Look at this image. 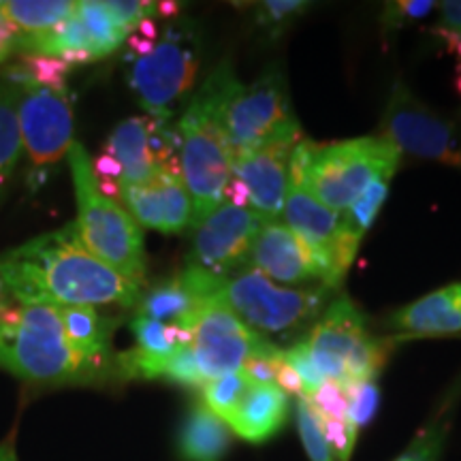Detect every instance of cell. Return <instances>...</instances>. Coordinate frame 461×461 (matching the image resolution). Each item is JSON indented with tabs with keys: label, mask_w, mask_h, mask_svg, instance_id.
I'll use <instances>...</instances> for the list:
<instances>
[{
	"label": "cell",
	"mask_w": 461,
	"mask_h": 461,
	"mask_svg": "<svg viewBox=\"0 0 461 461\" xmlns=\"http://www.w3.org/2000/svg\"><path fill=\"white\" fill-rule=\"evenodd\" d=\"M224 203H230L235 207H248V190L244 184H241L238 177H233L224 188Z\"/></svg>",
	"instance_id": "cell-40"
},
{
	"label": "cell",
	"mask_w": 461,
	"mask_h": 461,
	"mask_svg": "<svg viewBox=\"0 0 461 461\" xmlns=\"http://www.w3.org/2000/svg\"><path fill=\"white\" fill-rule=\"evenodd\" d=\"M310 9L305 0H265L255 9V26L265 37L280 39Z\"/></svg>",
	"instance_id": "cell-29"
},
{
	"label": "cell",
	"mask_w": 461,
	"mask_h": 461,
	"mask_svg": "<svg viewBox=\"0 0 461 461\" xmlns=\"http://www.w3.org/2000/svg\"><path fill=\"white\" fill-rule=\"evenodd\" d=\"M461 397V378L453 384L451 391L447 393V400L438 406V412L434 419H429V423L425 425L423 431L414 438V442L400 459L395 461H438L440 457L442 447H445L448 425L453 420V411L457 406Z\"/></svg>",
	"instance_id": "cell-25"
},
{
	"label": "cell",
	"mask_w": 461,
	"mask_h": 461,
	"mask_svg": "<svg viewBox=\"0 0 461 461\" xmlns=\"http://www.w3.org/2000/svg\"><path fill=\"white\" fill-rule=\"evenodd\" d=\"M316 412L325 419H348V397L339 383L325 380L314 393L305 397Z\"/></svg>",
	"instance_id": "cell-37"
},
{
	"label": "cell",
	"mask_w": 461,
	"mask_h": 461,
	"mask_svg": "<svg viewBox=\"0 0 461 461\" xmlns=\"http://www.w3.org/2000/svg\"><path fill=\"white\" fill-rule=\"evenodd\" d=\"M77 15L79 20L84 22L92 43H95V51L99 60L109 54H113V51L118 50L120 45H124L126 39H129V34L115 24V20L107 11L105 3H99V0H79Z\"/></svg>",
	"instance_id": "cell-26"
},
{
	"label": "cell",
	"mask_w": 461,
	"mask_h": 461,
	"mask_svg": "<svg viewBox=\"0 0 461 461\" xmlns=\"http://www.w3.org/2000/svg\"><path fill=\"white\" fill-rule=\"evenodd\" d=\"M440 17L431 26V37L461 65V0L438 3Z\"/></svg>",
	"instance_id": "cell-32"
},
{
	"label": "cell",
	"mask_w": 461,
	"mask_h": 461,
	"mask_svg": "<svg viewBox=\"0 0 461 461\" xmlns=\"http://www.w3.org/2000/svg\"><path fill=\"white\" fill-rule=\"evenodd\" d=\"M221 278L201 272L197 267H186L171 278L160 280L148 291H141L137 303V316L167 322V325H184L199 305L214 297Z\"/></svg>",
	"instance_id": "cell-19"
},
{
	"label": "cell",
	"mask_w": 461,
	"mask_h": 461,
	"mask_svg": "<svg viewBox=\"0 0 461 461\" xmlns=\"http://www.w3.org/2000/svg\"><path fill=\"white\" fill-rule=\"evenodd\" d=\"M285 224L293 233L305 241V246L314 252L316 261L322 269V286L336 288L342 285L333 269V255H336V240L339 227V214L322 205L308 190L295 184H288L285 210H282Z\"/></svg>",
	"instance_id": "cell-18"
},
{
	"label": "cell",
	"mask_w": 461,
	"mask_h": 461,
	"mask_svg": "<svg viewBox=\"0 0 461 461\" xmlns=\"http://www.w3.org/2000/svg\"><path fill=\"white\" fill-rule=\"evenodd\" d=\"M305 344L322 376L348 384L355 380H376L393 353L397 336H370L366 316L350 297L342 295L314 322Z\"/></svg>",
	"instance_id": "cell-8"
},
{
	"label": "cell",
	"mask_w": 461,
	"mask_h": 461,
	"mask_svg": "<svg viewBox=\"0 0 461 461\" xmlns=\"http://www.w3.org/2000/svg\"><path fill=\"white\" fill-rule=\"evenodd\" d=\"M295 146L297 143H269L233 154V177L246 186L248 207L263 224L280 222Z\"/></svg>",
	"instance_id": "cell-15"
},
{
	"label": "cell",
	"mask_w": 461,
	"mask_h": 461,
	"mask_svg": "<svg viewBox=\"0 0 461 461\" xmlns=\"http://www.w3.org/2000/svg\"><path fill=\"white\" fill-rule=\"evenodd\" d=\"M17 86L0 77V205L7 197L22 157L20 122H17Z\"/></svg>",
	"instance_id": "cell-24"
},
{
	"label": "cell",
	"mask_w": 461,
	"mask_h": 461,
	"mask_svg": "<svg viewBox=\"0 0 461 461\" xmlns=\"http://www.w3.org/2000/svg\"><path fill=\"white\" fill-rule=\"evenodd\" d=\"M11 305H14V299H11L9 291H7V286H5L3 278H0V314L7 312V310L11 308Z\"/></svg>",
	"instance_id": "cell-42"
},
{
	"label": "cell",
	"mask_w": 461,
	"mask_h": 461,
	"mask_svg": "<svg viewBox=\"0 0 461 461\" xmlns=\"http://www.w3.org/2000/svg\"><path fill=\"white\" fill-rule=\"evenodd\" d=\"M288 417V395L274 383H255L227 425L248 442H265L278 434Z\"/></svg>",
	"instance_id": "cell-21"
},
{
	"label": "cell",
	"mask_w": 461,
	"mask_h": 461,
	"mask_svg": "<svg viewBox=\"0 0 461 461\" xmlns=\"http://www.w3.org/2000/svg\"><path fill=\"white\" fill-rule=\"evenodd\" d=\"M378 137L393 143L402 157L408 154L461 171V129L417 99L402 79H395L389 92Z\"/></svg>",
	"instance_id": "cell-12"
},
{
	"label": "cell",
	"mask_w": 461,
	"mask_h": 461,
	"mask_svg": "<svg viewBox=\"0 0 461 461\" xmlns=\"http://www.w3.org/2000/svg\"><path fill=\"white\" fill-rule=\"evenodd\" d=\"M0 461H17L14 436H9L7 440L0 442Z\"/></svg>",
	"instance_id": "cell-41"
},
{
	"label": "cell",
	"mask_w": 461,
	"mask_h": 461,
	"mask_svg": "<svg viewBox=\"0 0 461 461\" xmlns=\"http://www.w3.org/2000/svg\"><path fill=\"white\" fill-rule=\"evenodd\" d=\"M177 327L190 333V348L205 383L240 372L250 357L267 353L276 346L246 327L214 297L201 303L197 312Z\"/></svg>",
	"instance_id": "cell-13"
},
{
	"label": "cell",
	"mask_w": 461,
	"mask_h": 461,
	"mask_svg": "<svg viewBox=\"0 0 461 461\" xmlns=\"http://www.w3.org/2000/svg\"><path fill=\"white\" fill-rule=\"evenodd\" d=\"M330 288L280 286L255 267L221 278L214 299L258 336H288L321 312Z\"/></svg>",
	"instance_id": "cell-9"
},
{
	"label": "cell",
	"mask_w": 461,
	"mask_h": 461,
	"mask_svg": "<svg viewBox=\"0 0 461 461\" xmlns=\"http://www.w3.org/2000/svg\"><path fill=\"white\" fill-rule=\"evenodd\" d=\"M438 7L434 0H397V3H387L380 17V28L384 34L400 31L411 22L423 20L431 11Z\"/></svg>",
	"instance_id": "cell-34"
},
{
	"label": "cell",
	"mask_w": 461,
	"mask_h": 461,
	"mask_svg": "<svg viewBox=\"0 0 461 461\" xmlns=\"http://www.w3.org/2000/svg\"><path fill=\"white\" fill-rule=\"evenodd\" d=\"M17 43H20V32L5 20L3 14H0V67H3L11 56L17 54Z\"/></svg>",
	"instance_id": "cell-39"
},
{
	"label": "cell",
	"mask_w": 461,
	"mask_h": 461,
	"mask_svg": "<svg viewBox=\"0 0 461 461\" xmlns=\"http://www.w3.org/2000/svg\"><path fill=\"white\" fill-rule=\"evenodd\" d=\"M252 384L255 383H252L241 370L227 374V376L210 380V383H205L203 387H201V395H203L201 402H203L216 417H221L224 423H227V420L233 417V412L238 411V406Z\"/></svg>",
	"instance_id": "cell-28"
},
{
	"label": "cell",
	"mask_w": 461,
	"mask_h": 461,
	"mask_svg": "<svg viewBox=\"0 0 461 461\" xmlns=\"http://www.w3.org/2000/svg\"><path fill=\"white\" fill-rule=\"evenodd\" d=\"M222 124L233 154L269 143H299L302 124L288 103L280 71L263 73L257 82L233 84L222 105Z\"/></svg>",
	"instance_id": "cell-10"
},
{
	"label": "cell",
	"mask_w": 461,
	"mask_h": 461,
	"mask_svg": "<svg viewBox=\"0 0 461 461\" xmlns=\"http://www.w3.org/2000/svg\"><path fill=\"white\" fill-rule=\"evenodd\" d=\"M297 428L310 461H336L325 436H322L319 414L305 397H297Z\"/></svg>",
	"instance_id": "cell-30"
},
{
	"label": "cell",
	"mask_w": 461,
	"mask_h": 461,
	"mask_svg": "<svg viewBox=\"0 0 461 461\" xmlns=\"http://www.w3.org/2000/svg\"><path fill=\"white\" fill-rule=\"evenodd\" d=\"M397 338H445L461 333V282L429 293L391 314Z\"/></svg>",
	"instance_id": "cell-20"
},
{
	"label": "cell",
	"mask_w": 461,
	"mask_h": 461,
	"mask_svg": "<svg viewBox=\"0 0 461 461\" xmlns=\"http://www.w3.org/2000/svg\"><path fill=\"white\" fill-rule=\"evenodd\" d=\"M67 158L77 201V221L73 224L79 240L96 258L141 288L148 280L146 241L141 227L122 203L105 197L96 186L90 157L82 143L73 141Z\"/></svg>",
	"instance_id": "cell-6"
},
{
	"label": "cell",
	"mask_w": 461,
	"mask_h": 461,
	"mask_svg": "<svg viewBox=\"0 0 461 461\" xmlns=\"http://www.w3.org/2000/svg\"><path fill=\"white\" fill-rule=\"evenodd\" d=\"M0 278L14 303L137 308L141 299L140 286L82 244L73 222L5 252Z\"/></svg>",
	"instance_id": "cell-2"
},
{
	"label": "cell",
	"mask_w": 461,
	"mask_h": 461,
	"mask_svg": "<svg viewBox=\"0 0 461 461\" xmlns=\"http://www.w3.org/2000/svg\"><path fill=\"white\" fill-rule=\"evenodd\" d=\"M230 440L233 431L229 425L197 400L190 403L177 429V457L182 461H222Z\"/></svg>",
	"instance_id": "cell-22"
},
{
	"label": "cell",
	"mask_w": 461,
	"mask_h": 461,
	"mask_svg": "<svg viewBox=\"0 0 461 461\" xmlns=\"http://www.w3.org/2000/svg\"><path fill=\"white\" fill-rule=\"evenodd\" d=\"M77 9L75 0H0V14L20 34L48 32Z\"/></svg>",
	"instance_id": "cell-23"
},
{
	"label": "cell",
	"mask_w": 461,
	"mask_h": 461,
	"mask_svg": "<svg viewBox=\"0 0 461 461\" xmlns=\"http://www.w3.org/2000/svg\"><path fill=\"white\" fill-rule=\"evenodd\" d=\"M22 152L28 158V188L39 190L73 146V107L67 86L15 84Z\"/></svg>",
	"instance_id": "cell-11"
},
{
	"label": "cell",
	"mask_w": 461,
	"mask_h": 461,
	"mask_svg": "<svg viewBox=\"0 0 461 461\" xmlns=\"http://www.w3.org/2000/svg\"><path fill=\"white\" fill-rule=\"evenodd\" d=\"M120 201L140 227L173 235L193 224V201L177 173H163L149 182L122 186Z\"/></svg>",
	"instance_id": "cell-16"
},
{
	"label": "cell",
	"mask_w": 461,
	"mask_h": 461,
	"mask_svg": "<svg viewBox=\"0 0 461 461\" xmlns=\"http://www.w3.org/2000/svg\"><path fill=\"white\" fill-rule=\"evenodd\" d=\"M319 420L322 436H325L333 457H336V461H348L350 455H353L359 429H357L348 419H325L319 414Z\"/></svg>",
	"instance_id": "cell-35"
},
{
	"label": "cell",
	"mask_w": 461,
	"mask_h": 461,
	"mask_svg": "<svg viewBox=\"0 0 461 461\" xmlns=\"http://www.w3.org/2000/svg\"><path fill=\"white\" fill-rule=\"evenodd\" d=\"M348 397V420L357 429L366 428L378 411L380 391L376 380H355V383L342 384Z\"/></svg>",
	"instance_id": "cell-31"
},
{
	"label": "cell",
	"mask_w": 461,
	"mask_h": 461,
	"mask_svg": "<svg viewBox=\"0 0 461 461\" xmlns=\"http://www.w3.org/2000/svg\"><path fill=\"white\" fill-rule=\"evenodd\" d=\"M171 120L154 115H132L115 126L92 163L96 186L105 197L118 201L120 188L154 180L163 173L180 169V135Z\"/></svg>",
	"instance_id": "cell-7"
},
{
	"label": "cell",
	"mask_w": 461,
	"mask_h": 461,
	"mask_svg": "<svg viewBox=\"0 0 461 461\" xmlns=\"http://www.w3.org/2000/svg\"><path fill=\"white\" fill-rule=\"evenodd\" d=\"M250 267L282 285L299 286L319 280L322 286V269L314 252L285 222L263 224L252 246Z\"/></svg>",
	"instance_id": "cell-17"
},
{
	"label": "cell",
	"mask_w": 461,
	"mask_h": 461,
	"mask_svg": "<svg viewBox=\"0 0 461 461\" xmlns=\"http://www.w3.org/2000/svg\"><path fill=\"white\" fill-rule=\"evenodd\" d=\"M282 359H285V361L288 363V366H291L293 370H295L299 380H302L303 391H305L303 397H308L310 393H314V391L319 389L321 384L327 380V378L321 374L319 367L314 366L312 355H310L308 344H305V339H303V342L293 344L291 348L282 350Z\"/></svg>",
	"instance_id": "cell-36"
},
{
	"label": "cell",
	"mask_w": 461,
	"mask_h": 461,
	"mask_svg": "<svg viewBox=\"0 0 461 461\" xmlns=\"http://www.w3.org/2000/svg\"><path fill=\"white\" fill-rule=\"evenodd\" d=\"M126 82L143 112L171 120L194 88L201 68V31L193 20H171L163 32L149 20L126 39Z\"/></svg>",
	"instance_id": "cell-4"
},
{
	"label": "cell",
	"mask_w": 461,
	"mask_h": 461,
	"mask_svg": "<svg viewBox=\"0 0 461 461\" xmlns=\"http://www.w3.org/2000/svg\"><path fill=\"white\" fill-rule=\"evenodd\" d=\"M402 154L383 137H359L336 143L302 140L293 148L288 184L308 190L333 212H344L380 176H395Z\"/></svg>",
	"instance_id": "cell-5"
},
{
	"label": "cell",
	"mask_w": 461,
	"mask_h": 461,
	"mask_svg": "<svg viewBox=\"0 0 461 461\" xmlns=\"http://www.w3.org/2000/svg\"><path fill=\"white\" fill-rule=\"evenodd\" d=\"M238 82L229 60L207 75L177 122L182 180L193 201V224L197 229L224 203V188L233 180V149L222 124V105Z\"/></svg>",
	"instance_id": "cell-3"
},
{
	"label": "cell",
	"mask_w": 461,
	"mask_h": 461,
	"mask_svg": "<svg viewBox=\"0 0 461 461\" xmlns=\"http://www.w3.org/2000/svg\"><path fill=\"white\" fill-rule=\"evenodd\" d=\"M105 7L122 31L129 34L135 32L143 22L160 17V3H146V0H109Z\"/></svg>",
	"instance_id": "cell-33"
},
{
	"label": "cell",
	"mask_w": 461,
	"mask_h": 461,
	"mask_svg": "<svg viewBox=\"0 0 461 461\" xmlns=\"http://www.w3.org/2000/svg\"><path fill=\"white\" fill-rule=\"evenodd\" d=\"M263 222L250 207L222 203L194 229L188 265L201 272L229 278L250 267V255Z\"/></svg>",
	"instance_id": "cell-14"
},
{
	"label": "cell",
	"mask_w": 461,
	"mask_h": 461,
	"mask_svg": "<svg viewBox=\"0 0 461 461\" xmlns=\"http://www.w3.org/2000/svg\"><path fill=\"white\" fill-rule=\"evenodd\" d=\"M115 325L92 305L14 303L0 314V367L37 387L118 380Z\"/></svg>",
	"instance_id": "cell-1"
},
{
	"label": "cell",
	"mask_w": 461,
	"mask_h": 461,
	"mask_svg": "<svg viewBox=\"0 0 461 461\" xmlns=\"http://www.w3.org/2000/svg\"><path fill=\"white\" fill-rule=\"evenodd\" d=\"M131 331L135 336V348L143 355L169 357L180 346H190V333L184 327L167 325L146 316H137L131 321Z\"/></svg>",
	"instance_id": "cell-27"
},
{
	"label": "cell",
	"mask_w": 461,
	"mask_h": 461,
	"mask_svg": "<svg viewBox=\"0 0 461 461\" xmlns=\"http://www.w3.org/2000/svg\"><path fill=\"white\" fill-rule=\"evenodd\" d=\"M276 384L285 391V393L288 395H297V397H303L305 391H303V384L302 380H299V376L295 374V370H293L291 366L285 359H280L278 363V370H276Z\"/></svg>",
	"instance_id": "cell-38"
}]
</instances>
